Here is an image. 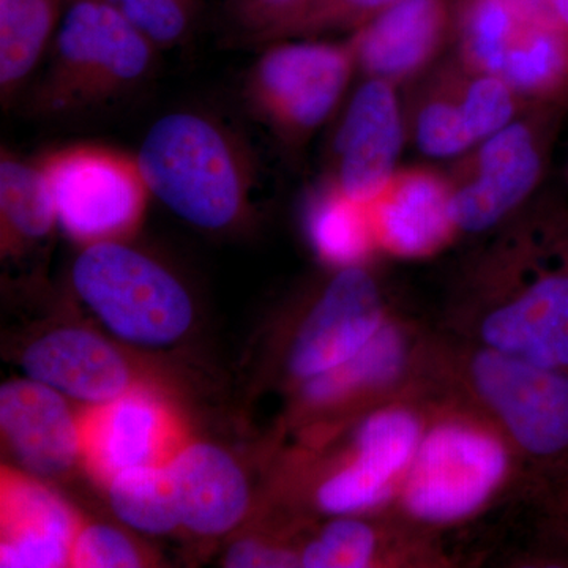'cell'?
Returning <instances> with one entry per match:
<instances>
[{"instance_id": "f1b7e54d", "label": "cell", "mask_w": 568, "mask_h": 568, "mask_svg": "<svg viewBox=\"0 0 568 568\" xmlns=\"http://www.w3.org/2000/svg\"><path fill=\"white\" fill-rule=\"evenodd\" d=\"M376 536L357 519H338L305 548L301 566L308 568H362L372 562Z\"/></svg>"}, {"instance_id": "d4e9b609", "label": "cell", "mask_w": 568, "mask_h": 568, "mask_svg": "<svg viewBox=\"0 0 568 568\" xmlns=\"http://www.w3.org/2000/svg\"><path fill=\"white\" fill-rule=\"evenodd\" d=\"M106 485L112 510L130 528L160 536L181 525L168 463L122 470Z\"/></svg>"}, {"instance_id": "7402d4cb", "label": "cell", "mask_w": 568, "mask_h": 568, "mask_svg": "<svg viewBox=\"0 0 568 568\" xmlns=\"http://www.w3.org/2000/svg\"><path fill=\"white\" fill-rule=\"evenodd\" d=\"M70 0H0V91L3 103L28 80L54 40Z\"/></svg>"}, {"instance_id": "277c9868", "label": "cell", "mask_w": 568, "mask_h": 568, "mask_svg": "<svg viewBox=\"0 0 568 568\" xmlns=\"http://www.w3.org/2000/svg\"><path fill=\"white\" fill-rule=\"evenodd\" d=\"M71 280L81 301L112 334L133 345H171L192 325V298L182 283L121 242L85 246Z\"/></svg>"}, {"instance_id": "d6a6232c", "label": "cell", "mask_w": 568, "mask_h": 568, "mask_svg": "<svg viewBox=\"0 0 568 568\" xmlns=\"http://www.w3.org/2000/svg\"><path fill=\"white\" fill-rule=\"evenodd\" d=\"M301 559L284 549L265 547L260 541L242 540L227 551L224 566L234 568L295 567Z\"/></svg>"}, {"instance_id": "2e32d148", "label": "cell", "mask_w": 568, "mask_h": 568, "mask_svg": "<svg viewBox=\"0 0 568 568\" xmlns=\"http://www.w3.org/2000/svg\"><path fill=\"white\" fill-rule=\"evenodd\" d=\"M0 426L11 450L32 473L58 476L82 458L80 420L62 394L31 377L0 388Z\"/></svg>"}, {"instance_id": "6da1fadb", "label": "cell", "mask_w": 568, "mask_h": 568, "mask_svg": "<svg viewBox=\"0 0 568 568\" xmlns=\"http://www.w3.org/2000/svg\"><path fill=\"white\" fill-rule=\"evenodd\" d=\"M138 162L151 193L194 226L223 230L244 212L250 162L233 134L205 115H163L145 134Z\"/></svg>"}, {"instance_id": "e575fe53", "label": "cell", "mask_w": 568, "mask_h": 568, "mask_svg": "<svg viewBox=\"0 0 568 568\" xmlns=\"http://www.w3.org/2000/svg\"><path fill=\"white\" fill-rule=\"evenodd\" d=\"M564 181H566L567 186H568V148H567L566 164H564Z\"/></svg>"}, {"instance_id": "52a82bcc", "label": "cell", "mask_w": 568, "mask_h": 568, "mask_svg": "<svg viewBox=\"0 0 568 568\" xmlns=\"http://www.w3.org/2000/svg\"><path fill=\"white\" fill-rule=\"evenodd\" d=\"M357 70L349 41H274L254 63L246 97L284 142L298 145L334 114Z\"/></svg>"}, {"instance_id": "8fae6325", "label": "cell", "mask_w": 568, "mask_h": 568, "mask_svg": "<svg viewBox=\"0 0 568 568\" xmlns=\"http://www.w3.org/2000/svg\"><path fill=\"white\" fill-rule=\"evenodd\" d=\"M457 0H398L351 33L357 70L365 78L413 84L454 47Z\"/></svg>"}, {"instance_id": "603a6c76", "label": "cell", "mask_w": 568, "mask_h": 568, "mask_svg": "<svg viewBox=\"0 0 568 568\" xmlns=\"http://www.w3.org/2000/svg\"><path fill=\"white\" fill-rule=\"evenodd\" d=\"M306 231L325 263L342 268L361 265L376 245L368 205L351 197L331 179H325L310 201Z\"/></svg>"}, {"instance_id": "7c38bea8", "label": "cell", "mask_w": 568, "mask_h": 568, "mask_svg": "<svg viewBox=\"0 0 568 568\" xmlns=\"http://www.w3.org/2000/svg\"><path fill=\"white\" fill-rule=\"evenodd\" d=\"M80 426L82 462L104 484L132 467L166 465L183 444L170 407L145 390L93 406Z\"/></svg>"}, {"instance_id": "ac0fdd59", "label": "cell", "mask_w": 568, "mask_h": 568, "mask_svg": "<svg viewBox=\"0 0 568 568\" xmlns=\"http://www.w3.org/2000/svg\"><path fill=\"white\" fill-rule=\"evenodd\" d=\"M77 518L54 493L31 478L3 473L0 567L70 566Z\"/></svg>"}, {"instance_id": "9c48e42d", "label": "cell", "mask_w": 568, "mask_h": 568, "mask_svg": "<svg viewBox=\"0 0 568 568\" xmlns=\"http://www.w3.org/2000/svg\"><path fill=\"white\" fill-rule=\"evenodd\" d=\"M474 386L530 454L568 448V376L488 349L473 362Z\"/></svg>"}, {"instance_id": "30bf717a", "label": "cell", "mask_w": 568, "mask_h": 568, "mask_svg": "<svg viewBox=\"0 0 568 568\" xmlns=\"http://www.w3.org/2000/svg\"><path fill=\"white\" fill-rule=\"evenodd\" d=\"M398 89L365 78L336 130L327 179L362 203H368L398 170L407 142L405 104Z\"/></svg>"}, {"instance_id": "d590c367", "label": "cell", "mask_w": 568, "mask_h": 568, "mask_svg": "<svg viewBox=\"0 0 568 568\" xmlns=\"http://www.w3.org/2000/svg\"><path fill=\"white\" fill-rule=\"evenodd\" d=\"M305 6H306V3H305Z\"/></svg>"}, {"instance_id": "83f0119b", "label": "cell", "mask_w": 568, "mask_h": 568, "mask_svg": "<svg viewBox=\"0 0 568 568\" xmlns=\"http://www.w3.org/2000/svg\"><path fill=\"white\" fill-rule=\"evenodd\" d=\"M395 2L398 0H308L271 41L316 39L332 32L353 33Z\"/></svg>"}, {"instance_id": "cb8c5ba5", "label": "cell", "mask_w": 568, "mask_h": 568, "mask_svg": "<svg viewBox=\"0 0 568 568\" xmlns=\"http://www.w3.org/2000/svg\"><path fill=\"white\" fill-rule=\"evenodd\" d=\"M0 215L3 237L9 242L39 241L51 233L58 215L39 163L22 162L2 151Z\"/></svg>"}, {"instance_id": "4fadbf2b", "label": "cell", "mask_w": 568, "mask_h": 568, "mask_svg": "<svg viewBox=\"0 0 568 568\" xmlns=\"http://www.w3.org/2000/svg\"><path fill=\"white\" fill-rule=\"evenodd\" d=\"M379 287L362 265L342 268L306 317L291 353V369L304 379L346 364L383 327Z\"/></svg>"}, {"instance_id": "5b68a950", "label": "cell", "mask_w": 568, "mask_h": 568, "mask_svg": "<svg viewBox=\"0 0 568 568\" xmlns=\"http://www.w3.org/2000/svg\"><path fill=\"white\" fill-rule=\"evenodd\" d=\"M534 275L489 313L481 338L489 349L544 368H568V213L558 197L537 200Z\"/></svg>"}, {"instance_id": "e0dca14e", "label": "cell", "mask_w": 568, "mask_h": 568, "mask_svg": "<svg viewBox=\"0 0 568 568\" xmlns=\"http://www.w3.org/2000/svg\"><path fill=\"white\" fill-rule=\"evenodd\" d=\"M33 381L59 394L102 406L130 390V372L118 351L82 328H59L41 336L22 355Z\"/></svg>"}, {"instance_id": "1f68e13d", "label": "cell", "mask_w": 568, "mask_h": 568, "mask_svg": "<svg viewBox=\"0 0 568 568\" xmlns=\"http://www.w3.org/2000/svg\"><path fill=\"white\" fill-rule=\"evenodd\" d=\"M306 2L308 0H226V7L246 40L268 43Z\"/></svg>"}, {"instance_id": "484cf974", "label": "cell", "mask_w": 568, "mask_h": 568, "mask_svg": "<svg viewBox=\"0 0 568 568\" xmlns=\"http://www.w3.org/2000/svg\"><path fill=\"white\" fill-rule=\"evenodd\" d=\"M406 347L395 327L383 325L375 338L346 364L308 379L306 395L313 402H328L361 388L383 386L402 372Z\"/></svg>"}, {"instance_id": "9a60e30c", "label": "cell", "mask_w": 568, "mask_h": 568, "mask_svg": "<svg viewBox=\"0 0 568 568\" xmlns=\"http://www.w3.org/2000/svg\"><path fill=\"white\" fill-rule=\"evenodd\" d=\"M420 446V424L403 409L381 410L362 425L354 462L325 480L317 503L328 514L347 515L379 506L395 478L406 470Z\"/></svg>"}, {"instance_id": "836d02e7", "label": "cell", "mask_w": 568, "mask_h": 568, "mask_svg": "<svg viewBox=\"0 0 568 568\" xmlns=\"http://www.w3.org/2000/svg\"><path fill=\"white\" fill-rule=\"evenodd\" d=\"M551 9L558 14L559 20L568 26V0H548Z\"/></svg>"}, {"instance_id": "7a4b0ae2", "label": "cell", "mask_w": 568, "mask_h": 568, "mask_svg": "<svg viewBox=\"0 0 568 568\" xmlns=\"http://www.w3.org/2000/svg\"><path fill=\"white\" fill-rule=\"evenodd\" d=\"M568 103L528 104L447 171L452 216L463 233L493 230L528 205L547 179Z\"/></svg>"}, {"instance_id": "4316f807", "label": "cell", "mask_w": 568, "mask_h": 568, "mask_svg": "<svg viewBox=\"0 0 568 568\" xmlns=\"http://www.w3.org/2000/svg\"><path fill=\"white\" fill-rule=\"evenodd\" d=\"M450 61L455 89L465 110L467 129L476 144L503 130L528 106L497 74L467 69L455 58L454 52Z\"/></svg>"}, {"instance_id": "ffe728a7", "label": "cell", "mask_w": 568, "mask_h": 568, "mask_svg": "<svg viewBox=\"0 0 568 568\" xmlns=\"http://www.w3.org/2000/svg\"><path fill=\"white\" fill-rule=\"evenodd\" d=\"M409 85L414 92L405 104L407 142L422 155L454 162L476 145L455 89L450 58L440 59Z\"/></svg>"}, {"instance_id": "5bb4252c", "label": "cell", "mask_w": 568, "mask_h": 568, "mask_svg": "<svg viewBox=\"0 0 568 568\" xmlns=\"http://www.w3.org/2000/svg\"><path fill=\"white\" fill-rule=\"evenodd\" d=\"M366 205L376 245L395 256H429L458 231L447 174L432 168H398Z\"/></svg>"}, {"instance_id": "8992f818", "label": "cell", "mask_w": 568, "mask_h": 568, "mask_svg": "<svg viewBox=\"0 0 568 568\" xmlns=\"http://www.w3.org/2000/svg\"><path fill=\"white\" fill-rule=\"evenodd\" d=\"M39 166L58 223L84 244L118 242L144 216L151 194L138 156L99 144H73L41 156Z\"/></svg>"}, {"instance_id": "3957f363", "label": "cell", "mask_w": 568, "mask_h": 568, "mask_svg": "<svg viewBox=\"0 0 568 568\" xmlns=\"http://www.w3.org/2000/svg\"><path fill=\"white\" fill-rule=\"evenodd\" d=\"M37 93L41 111L71 112L108 102L133 88L155 47L112 0H70Z\"/></svg>"}, {"instance_id": "f546056e", "label": "cell", "mask_w": 568, "mask_h": 568, "mask_svg": "<svg viewBox=\"0 0 568 568\" xmlns=\"http://www.w3.org/2000/svg\"><path fill=\"white\" fill-rule=\"evenodd\" d=\"M153 47L170 48L186 32L200 0H112Z\"/></svg>"}, {"instance_id": "d6986e66", "label": "cell", "mask_w": 568, "mask_h": 568, "mask_svg": "<svg viewBox=\"0 0 568 568\" xmlns=\"http://www.w3.org/2000/svg\"><path fill=\"white\" fill-rule=\"evenodd\" d=\"M181 525L201 536H220L239 525L250 503L241 467L223 448L182 444L168 462Z\"/></svg>"}, {"instance_id": "4dcf8cb0", "label": "cell", "mask_w": 568, "mask_h": 568, "mask_svg": "<svg viewBox=\"0 0 568 568\" xmlns=\"http://www.w3.org/2000/svg\"><path fill=\"white\" fill-rule=\"evenodd\" d=\"M140 552L121 530L104 525L78 529L71 548L70 567L126 568L140 567Z\"/></svg>"}, {"instance_id": "44dd1931", "label": "cell", "mask_w": 568, "mask_h": 568, "mask_svg": "<svg viewBox=\"0 0 568 568\" xmlns=\"http://www.w3.org/2000/svg\"><path fill=\"white\" fill-rule=\"evenodd\" d=\"M497 77L526 104L568 103V26H526L508 48Z\"/></svg>"}, {"instance_id": "ba28073f", "label": "cell", "mask_w": 568, "mask_h": 568, "mask_svg": "<svg viewBox=\"0 0 568 568\" xmlns=\"http://www.w3.org/2000/svg\"><path fill=\"white\" fill-rule=\"evenodd\" d=\"M507 470V452L495 436L465 424H446L420 440L403 500L413 517L450 523L484 506Z\"/></svg>"}]
</instances>
